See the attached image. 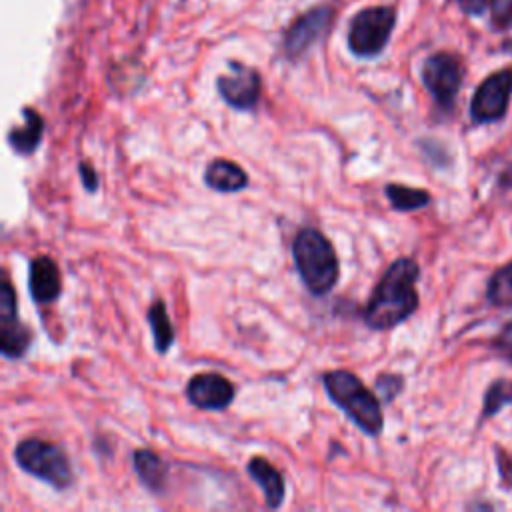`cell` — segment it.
<instances>
[{"instance_id": "cell-19", "label": "cell", "mask_w": 512, "mask_h": 512, "mask_svg": "<svg viewBox=\"0 0 512 512\" xmlns=\"http://www.w3.org/2000/svg\"><path fill=\"white\" fill-rule=\"evenodd\" d=\"M486 298L496 308H512V262L492 274L488 280Z\"/></svg>"}, {"instance_id": "cell-25", "label": "cell", "mask_w": 512, "mask_h": 512, "mask_svg": "<svg viewBox=\"0 0 512 512\" xmlns=\"http://www.w3.org/2000/svg\"><path fill=\"white\" fill-rule=\"evenodd\" d=\"M78 172H80V182H82L84 190L90 192V194L96 192L100 182H98V174H96L94 166L88 164V162H80V164H78Z\"/></svg>"}, {"instance_id": "cell-7", "label": "cell", "mask_w": 512, "mask_h": 512, "mask_svg": "<svg viewBox=\"0 0 512 512\" xmlns=\"http://www.w3.org/2000/svg\"><path fill=\"white\" fill-rule=\"evenodd\" d=\"M334 8L328 4L314 6L300 14L284 32L282 52L290 62L300 60L314 44H318L332 28Z\"/></svg>"}, {"instance_id": "cell-3", "label": "cell", "mask_w": 512, "mask_h": 512, "mask_svg": "<svg viewBox=\"0 0 512 512\" xmlns=\"http://www.w3.org/2000/svg\"><path fill=\"white\" fill-rule=\"evenodd\" d=\"M292 258L306 290L326 296L338 282L340 264L330 240L316 228H302L292 242Z\"/></svg>"}, {"instance_id": "cell-10", "label": "cell", "mask_w": 512, "mask_h": 512, "mask_svg": "<svg viewBox=\"0 0 512 512\" xmlns=\"http://www.w3.org/2000/svg\"><path fill=\"white\" fill-rule=\"evenodd\" d=\"M32 344V330L18 318V300L8 278L0 286V350L8 360L22 358Z\"/></svg>"}, {"instance_id": "cell-6", "label": "cell", "mask_w": 512, "mask_h": 512, "mask_svg": "<svg viewBox=\"0 0 512 512\" xmlns=\"http://www.w3.org/2000/svg\"><path fill=\"white\" fill-rule=\"evenodd\" d=\"M420 78L436 108L444 114H450L464 80L462 60L452 52H434L422 62Z\"/></svg>"}, {"instance_id": "cell-1", "label": "cell", "mask_w": 512, "mask_h": 512, "mask_svg": "<svg viewBox=\"0 0 512 512\" xmlns=\"http://www.w3.org/2000/svg\"><path fill=\"white\" fill-rule=\"evenodd\" d=\"M418 276L420 266L414 258L404 256L394 260L364 306V324L380 332L408 320L420 302L416 292Z\"/></svg>"}, {"instance_id": "cell-16", "label": "cell", "mask_w": 512, "mask_h": 512, "mask_svg": "<svg viewBox=\"0 0 512 512\" xmlns=\"http://www.w3.org/2000/svg\"><path fill=\"white\" fill-rule=\"evenodd\" d=\"M134 472L138 474L140 482L152 494H164L168 486V464L150 448H138L132 454Z\"/></svg>"}, {"instance_id": "cell-13", "label": "cell", "mask_w": 512, "mask_h": 512, "mask_svg": "<svg viewBox=\"0 0 512 512\" xmlns=\"http://www.w3.org/2000/svg\"><path fill=\"white\" fill-rule=\"evenodd\" d=\"M246 472L250 474V478L260 486V490L264 492V500L268 508H280L286 496V484L284 478L280 474V470L270 464L266 458L262 456H254L248 460L246 464Z\"/></svg>"}, {"instance_id": "cell-24", "label": "cell", "mask_w": 512, "mask_h": 512, "mask_svg": "<svg viewBox=\"0 0 512 512\" xmlns=\"http://www.w3.org/2000/svg\"><path fill=\"white\" fill-rule=\"evenodd\" d=\"M496 462H498L500 484H502V488L510 490L512 488V456H510V452L496 446Z\"/></svg>"}, {"instance_id": "cell-12", "label": "cell", "mask_w": 512, "mask_h": 512, "mask_svg": "<svg viewBox=\"0 0 512 512\" xmlns=\"http://www.w3.org/2000/svg\"><path fill=\"white\" fill-rule=\"evenodd\" d=\"M28 292L36 304H52L62 294V278L58 264L40 254L28 264Z\"/></svg>"}, {"instance_id": "cell-14", "label": "cell", "mask_w": 512, "mask_h": 512, "mask_svg": "<svg viewBox=\"0 0 512 512\" xmlns=\"http://www.w3.org/2000/svg\"><path fill=\"white\" fill-rule=\"evenodd\" d=\"M204 184L210 190L232 194L248 186V176L236 162L228 158H214L204 170Z\"/></svg>"}, {"instance_id": "cell-5", "label": "cell", "mask_w": 512, "mask_h": 512, "mask_svg": "<svg viewBox=\"0 0 512 512\" xmlns=\"http://www.w3.org/2000/svg\"><path fill=\"white\" fill-rule=\"evenodd\" d=\"M394 6H368L358 10L348 24L346 42L356 58H376L384 52L396 26Z\"/></svg>"}, {"instance_id": "cell-11", "label": "cell", "mask_w": 512, "mask_h": 512, "mask_svg": "<svg viewBox=\"0 0 512 512\" xmlns=\"http://www.w3.org/2000/svg\"><path fill=\"white\" fill-rule=\"evenodd\" d=\"M236 396L234 384L216 372H202L188 380L186 398L200 410H224Z\"/></svg>"}, {"instance_id": "cell-23", "label": "cell", "mask_w": 512, "mask_h": 512, "mask_svg": "<svg viewBox=\"0 0 512 512\" xmlns=\"http://www.w3.org/2000/svg\"><path fill=\"white\" fill-rule=\"evenodd\" d=\"M490 348L504 360L512 362V320L508 324H504L498 334L492 338Z\"/></svg>"}, {"instance_id": "cell-4", "label": "cell", "mask_w": 512, "mask_h": 512, "mask_svg": "<svg viewBox=\"0 0 512 512\" xmlns=\"http://www.w3.org/2000/svg\"><path fill=\"white\" fill-rule=\"evenodd\" d=\"M14 460L20 470L46 482L54 490H66L74 484L70 458L54 442L42 438L20 440L14 448Z\"/></svg>"}, {"instance_id": "cell-22", "label": "cell", "mask_w": 512, "mask_h": 512, "mask_svg": "<svg viewBox=\"0 0 512 512\" xmlns=\"http://www.w3.org/2000/svg\"><path fill=\"white\" fill-rule=\"evenodd\" d=\"M490 24L494 30L512 28V0H490Z\"/></svg>"}, {"instance_id": "cell-9", "label": "cell", "mask_w": 512, "mask_h": 512, "mask_svg": "<svg viewBox=\"0 0 512 512\" xmlns=\"http://www.w3.org/2000/svg\"><path fill=\"white\" fill-rule=\"evenodd\" d=\"M216 90L230 108L250 112L260 102L262 76L256 68H250L236 60H228V74H220L216 78Z\"/></svg>"}, {"instance_id": "cell-20", "label": "cell", "mask_w": 512, "mask_h": 512, "mask_svg": "<svg viewBox=\"0 0 512 512\" xmlns=\"http://www.w3.org/2000/svg\"><path fill=\"white\" fill-rule=\"evenodd\" d=\"M512 404V380L508 378H498L494 380L486 392H484V402H482V418H492L496 416L502 408Z\"/></svg>"}, {"instance_id": "cell-8", "label": "cell", "mask_w": 512, "mask_h": 512, "mask_svg": "<svg viewBox=\"0 0 512 512\" xmlns=\"http://www.w3.org/2000/svg\"><path fill=\"white\" fill-rule=\"evenodd\" d=\"M512 98V68H502L486 76L470 100L474 124H492L506 116Z\"/></svg>"}, {"instance_id": "cell-18", "label": "cell", "mask_w": 512, "mask_h": 512, "mask_svg": "<svg viewBox=\"0 0 512 512\" xmlns=\"http://www.w3.org/2000/svg\"><path fill=\"white\" fill-rule=\"evenodd\" d=\"M384 194L394 210L398 212H414L430 204L432 196L424 188H412L404 184H386Z\"/></svg>"}, {"instance_id": "cell-2", "label": "cell", "mask_w": 512, "mask_h": 512, "mask_svg": "<svg viewBox=\"0 0 512 512\" xmlns=\"http://www.w3.org/2000/svg\"><path fill=\"white\" fill-rule=\"evenodd\" d=\"M322 384L332 404H336L366 436H378L382 432V402L356 374L348 370H330L322 374Z\"/></svg>"}, {"instance_id": "cell-17", "label": "cell", "mask_w": 512, "mask_h": 512, "mask_svg": "<svg viewBox=\"0 0 512 512\" xmlns=\"http://www.w3.org/2000/svg\"><path fill=\"white\" fill-rule=\"evenodd\" d=\"M146 320H148V326L152 330V336H154V348L158 354H166L170 350V346L174 344V326L168 318V312H166V304L162 300H156L152 302V306L148 308L146 312Z\"/></svg>"}, {"instance_id": "cell-26", "label": "cell", "mask_w": 512, "mask_h": 512, "mask_svg": "<svg viewBox=\"0 0 512 512\" xmlns=\"http://www.w3.org/2000/svg\"><path fill=\"white\" fill-rule=\"evenodd\" d=\"M454 2L466 16H482L490 4V0H454Z\"/></svg>"}, {"instance_id": "cell-15", "label": "cell", "mask_w": 512, "mask_h": 512, "mask_svg": "<svg viewBox=\"0 0 512 512\" xmlns=\"http://www.w3.org/2000/svg\"><path fill=\"white\" fill-rule=\"evenodd\" d=\"M22 116H24V124L22 126H14L8 132V144L10 148L20 154V156H32L40 142H42V134H44V120L42 116L30 108L24 106L22 108Z\"/></svg>"}, {"instance_id": "cell-21", "label": "cell", "mask_w": 512, "mask_h": 512, "mask_svg": "<svg viewBox=\"0 0 512 512\" xmlns=\"http://www.w3.org/2000/svg\"><path fill=\"white\" fill-rule=\"evenodd\" d=\"M402 388H404V378L394 372H384L374 382V390H376L380 402H384V404H390L402 392Z\"/></svg>"}]
</instances>
